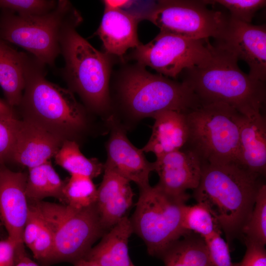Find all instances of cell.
Instances as JSON below:
<instances>
[{"instance_id": "6da1fadb", "label": "cell", "mask_w": 266, "mask_h": 266, "mask_svg": "<svg viewBox=\"0 0 266 266\" xmlns=\"http://www.w3.org/2000/svg\"><path fill=\"white\" fill-rule=\"evenodd\" d=\"M261 177L236 162L202 166L193 197L210 211L229 246L235 238L241 237L259 189L264 183Z\"/></svg>"}, {"instance_id": "7a4b0ae2", "label": "cell", "mask_w": 266, "mask_h": 266, "mask_svg": "<svg viewBox=\"0 0 266 266\" xmlns=\"http://www.w3.org/2000/svg\"><path fill=\"white\" fill-rule=\"evenodd\" d=\"M211 50L208 62L180 73L182 82L201 105L222 103L245 115L262 112L266 98L265 82L243 72L236 56L217 43L211 44Z\"/></svg>"}, {"instance_id": "3957f363", "label": "cell", "mask_w": 266, "mask_h": 266, "mask_svg": "<svg viewBox=\"0 0 266 266\" xmlns=\"http://www.w3.org/2000/svg\"><path fill=\"white\" fill-rule=\"evenodd\" d=\"M45 65L26 54L25 87L18 106L23 119L63 140L73 138L84 130L87 114L73 92L45 78Z\"/></svg>"}, {"instance_id": "277c9868", "label": "cell", "mask_w": 266, "mask_h": 266, "mask_svg": "<svg viewBox=\"0 0 266 266\" xmlns=\"http://www.w3.org/2000/svg\"><path fill=\"white\" fill-rule=\"evenodd\" d=\"M82 17L69 22L60 39L65 62L62 75L71 92L77 93L91 110L101 112L111 104V55L95 48L76 31Z\"/></svg>"}, {"instance_id": "5b68a950", "label": "cell", "mask_w": 266, "mask_h": 266, "mask_svg": "<svg viewBox=\"0 0 266 266\" xmlns=\"http://www.w3.org/2000/svg\"><path fill=\"white\" fill-rule=\"evenodd\" d=\"M145 67L138 63L126 65L115 76L120 102L133 117H153L166 110L186 113L200 106L185 84L151 73Z\"/></svg>"}, {"instance_id": "8992f818", "label": "cell", "mask_w": 266, "mask_h": 266, "mask_svg": "<svg viewBox=\"0 0 266 266\" xmlns=\"http://www.w3.org/2000/svg\"><path fill=\"white\" fill-rule=\"evenodd\" d=\"M239 112L222 103L200 106L186 113L189 136L183 149L204 165L236 162Z\"/></svg>"}, {"instance_id": "52a82bcc", "label": "cell", "mask_w": 266, "mask_h": 266, "mask_svg": "<svg viewBox=\"0 0 266 266\" xmlns=\"http://www.w3.org/2000/svg\"><path fill=\"white\" fill-rule=\"evenodd\" d=\"M0 39L24 48L44 65L53 66L61 54L60 39L65 26L81 16L68 0H58L56 8L40 16H19L1 9Z\"/></svg>"}, {"instance_id": "ba28073f", "label": "cell", "mask_w": 266, "mask_h": 266, "mask_svg": "<svg viewBox=\"0 0 266 266\" xmlns=\"http://www.w3.org/2000/svg\"><path fill=\"white\" fill-rule=\"evenodd\" d=\"M188 194L167 195L155 186L140 189L130 219L133 232L145 243L148 254L161 257L175 241L190 232L183 227L182 215Z\"/></svg>"}, {"instance_id": "9c48e42d", "label": "cell", "mask_w": 266, "mask_h": 266, "mask_svg": "<svg viewBox=\"0 0 266 266\" xmlns=\"http://www.w3.org/2000/svg\"><path fill=\"white\" fill-rule=\"evenodd\" d=\"M53 235L54 248L50 263H75L83 258L94 243L106 232L95 205L76 209L67 204L32 201Z\"/></svg>"}, {"instance_id": "30bf717a", "label": "cell", "mask_w": 266, "mask_h": 266, "mask_svg": "<svg viewBox=\"0 0 266 266\" xmlns=\"http://www.w3.org/2000/svg\"><path fill=\"white\" fill-rule=\"evenodd\" d=\"M206 0H159L140 14L161 31L194 39H221L229 16L207 8Z\"/></svg>"}, {"instance_id": "8fae6325", "label": "cell", "mask_w": 266, "mask_h": 266, "mask_svg": "<svg viewBox=\"0 0 266 266\" xmlns=\"http://www.w3.org/2000/svg\"><path fill=\"white\" fill-rule=\"evenodd\" d=\"M209 39H194L161 31L150 42L141 43L129 56L159 74L176 78L185 69L201 66L211 58Z\"/></svg>"}, {"instance_id": "7c38bea8", "label": "cell", "mask_w": 266, "mask_h": 266, "mask_svg": "<svg viewBox=\"0 0 266 266\" xmlns=\"http://www.w3.org/2000/svg\"><path fill=\"white\" fill-rule=\"evenodd\" d=\"M217 43L249 67L248 75L262 82L266 79V27L242 22L229 16L222 38Z\"/></svg>"}, {"instance_id": "4fadbf2b", "label": "cell", "mask_w": 266, "mask_h": 266, "mask_svg": "<svg viewBox=\"0 0 266 266\" xmlns=\"http://www.w3.org/2000/svg\"><path fill=\"white\" fill-rule=\"evenodd\" d=\"M27 178V173L0 166V221L7 237L22 253H25L23 233L29 210L25 191Z\"/></svg>"}, {"instance_id": "5bb4252c", "label": "cell", "mask_w": 266, "mask_h": 266, "mask_svg": "<svg viewBox=\"0 0 266 266\" xmlns=\"http://www.w3.org/2000/svg\"><path fill=\"white\" fill-rule=\"evenodd\" d=\"M154 171L159 177L155 185L165 194L181 197L198 186L202 171L199 159L191 151L182 149L156 158Z\"/></svg>"}, {"instance_id": "9a60e30c", "label": "cell", "mask_w": 266, "mask_h": 266, "mask_svg": "<svg viewBox=\"0 0 266 266\" xmlns=\"http://www.w3.org/2000/svg\"><path fill=\"white\" fill-rule=\"evenodd\" d=\"M107 158L104 169L113 171L133 182L139 190L150 186L149 176L153 163L145 158L141 149L135 147L127 138L125 131L113 125L107 143Z\"/></svg>"}, {"instance_id": "2e32d148", "label": "cell", "mask_w": 266, "mask_h": 266, "mask_svg": "<svg viewBox=\"0 0 266 266\" xmlns=\"http://www.w3.org/2000/svg\"><path fill=\"white\" fill-rule=\"evenodd\" d=\"M64 140L42 128L19 120L10 160L30 168L54 157Z\"/></svg>"}, {"instance_id": "e0dca14e", "label": "cell", "mask_w": 266, "mask_h": 266, "mask_svg": "<svg viewBox=\"0 0 266 266\" xmlns=\"http://www.w3.org/2000/svg\"><path fill=\"white\" fill-rule=\"evenodd\" d=\"M139 14L119 8L104 7L100 25L96 32L101 40L105 53L117 56L124 61V55L129 48H135L141 43L138 39Z\"/></svg>"}, {"instance_id": "ac0fdd59", "label": "cell", "mask_w": 266, "mask_h": 266, "mask_svg": "<svg viewBox=\"0 0 266 266\" xmlns=\"http://www.w3.org/2000/svg\"><path fill=\"white\" fill-rule=\"evenodd\" d=\"M239 136L236 163L260 176L266 173V119L262 113L237 117Z\"/></svg>"}, {"instance_id": "d6986e66", "label": "cell", "mask_w": 266, "mask_h": 266, "mask_svg": "<svg viewBox=\"0 0 266 266\" xmlns=\"http://www.w3.org/2000/svg\"><path fill=\"white\" fill-rule=\"evenodd\" d=\"M130 182L117 173L104 169L95 206L106 232L126 216L132 205L133 193Z\"/></svg>"}, {"instance_id": "ffe728a7", "label": "cell", "mask_w": 266, "mask_h": 266, "mask_svg": "<svg viewBox=\"0 0 266 266\" xmlns=\"http://www.w3.org/2000/svg\"><path fill=\"white\" fill-rule=\"evenodd\" d=\"M151 137L141 149L143 152H152L156 158L183 149L189 136L186 113L166 110L156 114Z\"/></svg>"}, {"instance_id": "44dd1931", "label": "cell", "mask_w": 266, "mask_h": 266, "mask_svg": "<svg viewBox=\"0 0 266 266\" xmlns=\"http://www.w3.org/2000/svg\"><path fill=\"white\" fill-rule=\"evenodd\" d=\"M133 233L130 219L126 216L105 232L100 242L83 258L94 261L101 266H133L128 249L129 239Z\"/></svg>"}, {"instance_id": "7402d4cb", "label": "cell", "mask_w": 266, "mask_h": 266, "mask_svg": "<svg viewBox=\"0 0 266 266\" xmlns=\"http://www.w3.org/2000/svg\"><path fill=\"white\" fill-rule=\"evenodd\" d=\"M26 55L0 39V86L6 101L13 108L19 106L24 90Z\"/></svg>"}, {"instance_id": "603a6c76", "label": "cell", "mask_w": 266, "mask_h": 266, "mask_svg": "<svg viewBox=\"0 0 266 266\" xmlns=\"http://www.w3.org/2000/svg\"><path fill=\"white\" fill-rule=\"evenodd\" d=\"M161 258L165 266H213L204 239L192 232L173 243Z\"/></svg>"}, {"instance_id": "cb8c5ba5", "label": "cell", "mask_w": 266, "mask_h": 266, "mask_svg": "<svg viewBox=\"0 0 266 266\" xmlns=\"http://www.w3.org/2000/svg\"><path fill=\"white\" fill-rule=\"evenodd\" d=\"M65 182L60 178L50 161L29 168L25 189L27 197L31 201L53 197L64 204Z\"/></svg>"}, {"instance_id": "d4e9b609", "label": "cell", "mask_w": 266, "mask_h": 266, "mask_svg": "<svg viewBox=\"0 0 266 266\" xmlns=\"http://www.w3.org/2000/svg\"><path fill=\"white\" fill-rule=\"evenodd\" d=\"M54 157L56 164L70 175H81L93 179L104 171V165L97 159H88L83 155L74 140H64Z\"/></svg>"}, {"instance_id": "484cf974", "label": "cell", "mask_w": 266, "mask_h": 266, "mask_svg": "<svg viewBox=\"0 0 266 266\" xmlns=\"http://www.w3.org/2000/svg\"><path fill=\"white\" fill-rule=\"evenodd\" d=\"M39 215H32L27 219L23 230V241L35 259L49 264L54 248L53 235L47 224Z\"/></svg>"}, {"instance_id": "4316f807", "label": "cell", "mask_w": 266, "mask_h": 266, "mask_svg": "<svg viewBox=\"0 0 266 266\" xmlns=\"http://www.w3.org/2000/svg\"><path fill=\"white\" fill-rule=\"evenodd\" d=\"M64 204L76 209H82L95 205L97 188L88 176L72 174L65 182L63 190Z\"/></svg>"}, {"instance_id": "83f0119b", "label": "cell", "mask_w": 266, "mask_h": 266, "mask_svg": "<svg viewBox=\"0 0 266 266\" xmlns=\"http://www.w3.org/2000/svg\"><path fill=\"white\" fill-rule=\"evenodd\" d=\"M182 225L187 232L195 233L204 240L215 233H222L219 225L209 209L198 202L194 205L186 204L185 206Z\"/></svg>"}, {"instance_id": "f1b7e54d", "label": "cell", "mask_w": 266, "mask_h": 266, "mask_svg": "<svg viewBox=\"0 0 266 266\" xmlns=\"http://www.w3.org/2000/svg\"><path fill=\"white\" fill-rule=\"evenodd\" d=\"M244 242L266 244V185L260 187L250 218L241 234Z\"/></svg>"}, {"instance_id": "f546056e", "label": "cell", "mask_w": 266, "mask_h": 266, "mask_svg": "<svg viewBox=\"0 0 266 266\" xmlns=\"http://www.w3.org/2000/svg\"><path fill=\"white\" fill-rule=\"evenodd\" d=\"M57 4L58 1L52 0H0V9L21 16H36L51 12Z\"/></svg>"}, {"instance_id": "4dcf8cb0", "label": "cell", "mask_w": 266, "mask_h": 266, "mask_svg": "<svg viewBox=\"0 0 266 266\" xmlns=\"http://www.w3.org/2000/svg\"><path fill=\"white\" fill-rule=\"evenodd\" d=\"M207 4H219L230 12L234 20L251 24L255 13L266 4L265 0H206Z\"/></svg>"}, {"instance_id": "1f68e13d", "label": "cell", "mask_w": 266, "mask_h": 266, "mask_svg": "<svg viewBox=\"0 0 266 266\" xmlns=\"http://www.w3.org/2000/svg\"><path fill=\"white\" fill-rule=\"evenodd\" d=\"M19 121L0 119V166L11 159Z\"/></svg>"}, {"instance_id": "d6a6232c", "label": "cell", "mask_w": 266, "mask_h": 266, "mask_svg": "<svg viewBox=\"0 0 266 266\" xmlns=\"http://www.w3.org/2000/svg\"><path fill=\"white\" fill-rule=\"evenodd\" d=\"M221 234V233H215L204 240L213 266H237V264L232 262L229 246Z\"/></svg>"}, {"instance_id": "836d02e7", "label": "cell", "mask_w": 266, "mask_h": 266, "mask_svg": "<svg viewBox=\"0 0 266 266\" xmlns=\"http://www.w3.org/2000/svg\"><path fill=\"white\" fill-rule=\"evenodd\" d=\"M246 250L243 259L237 266H266L265 246L252 242H245Z\"/></svg>"}, {"instance_id": "e575fe53", "label": "cell", "mask_w": 266, "mask_h": 266, "mask_svg": "<svg viewBox=\"0 0 266 266\" xmlns=\"http://www.w3.org/2000/svg\"><path fill=\"white\" fill-rule=\"evenodd\" d=\"M25 254L20 252L15 243L9 238L0 240V266H14Z\"/></svg>"}, {"instance_id": "d590c367", "label": "cell", "mask_w": 266, "mask_h": 266, "mask_svg": "<svg viewBox=\"0 0 266 266\" xmlns=\"http://www.w3.org/2000/svg\"><path fill=\"white\" fill-rule=\"evenodd\" d=\"M0 119H18L14 108L11 106L6 101L0 99Z\"/></svg>"}, {"instance_id": "8d00e7d4", "label": "cell", "mask_w": 266, "mask_h": 266, "mask_svg": "<svg viewBox=\"0 0 266 266\" xmlns=\"http://www.w3.org/2000/svg\"><path fill=\"white\" fill-rule=\"evenodd\" d=\"M102 2L104 4V7L122 9V8L129 7L131 6L133 3V1L128 0H103Z\"/></svg>"}, {"instance_id": "74e56055", "label": "cell", "mask_w": 266, "mask_h": 266, "mask_svg": "<svg viewBox=\"0 0 266 266\" xmlns=\"http://www.w3.org/2000/svg\"><path fill=\"white\" fill-rule=\"evenodd\" d=\"M14 266H39L29 258L26 254L22 256Z\"/></svg>"}, {"instance_id": "f35d334b", "label": "cell", "mask_w": 266, "mask_h": 266, "mask_svg": "<svg viewBox=\"0 0 266 266\" xmlns=\"http://www.w3.org/2000/svg\"><path fill=\"white\" fill-rule=\"evenodd\" d=\"M74 266H101L98 263L85 258H82L73 263Z\"/></svg>"}, {"instance_id": "ab89813d", "label": "cell", "mask_w": 266, "mask_h": 266, "mask_svg": "<svg viewBox=\"0 0 266 266\" xmlns=\"http://www.w3.org/2000/svg\"><path fill=\"white\" fill-rule=\"evenodd\" d=\"M1 225H2V224H1V222H0V227H1Z\"/></svg>"}, {"instance_id": "60d3db41", "label": "cell", "mask_w": 266, "mask_h": 266, "mask_svg": "<svg viewBox=\"0 0 266 266\" xmlns=\"http://www.w3.org/2000/svg\"></svg>"}]
</instances>
